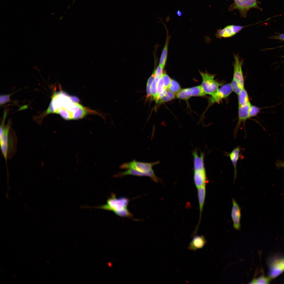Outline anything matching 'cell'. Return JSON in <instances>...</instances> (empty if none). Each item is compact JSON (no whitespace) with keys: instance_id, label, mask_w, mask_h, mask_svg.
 <instances>
[{"instance_id":"52a82bcc","label":"cell","mask_w":284,"mask_h":284,"mask_svg":"<svg viewBox=\"0 0 284 284\" xmlns=\"http://www.w3.org/2000/svg\"><path fill=\"white\" fill-rule=\"evenodd\" d=\"M244 27V26L240 25H228L222 29L218 30L216 34V36L218 38L231 37L240 31Z\"/></svg>"},{"instance_id":"1f68e13d","label":"cell","mask_w":284,"mask_h":284,"mask_svg":"<svg viewBox=\"0 0 284 284\" xmlns=\"http://www.w3.org/2000/svg\"><path fill=\"white\" fill-rule=\"evenodd\" d=\"M277 165L279 168H284V161L279 160L278 162Z\"/></svg>"},{"instance_id":"5b68a950","label":"cell","mask_w":284,"mask_h":284,"mask_svg":"<svg viewBox=\"0 0 284 284\" xmlns=\"http://www.w3.org/2000/svg\"><path fill=\"white\" fill-rule=\"evenodd\" d=\"M159 163V161L145 163L136 161L134 160L131 162L123 164L120 166V168L123 169H132L141 172H147L152 169L153 166Z\"/></svg>"},{"instance_id":"8992f818","label":"cell","mask_w":284,"mask_h":284,"mask_svg":"<svg viewBox=\"0 0 284 284\" xmlns=\"http://www.w3.org/2000/svg\"><path fill=\"white\" fill-rule=\"evenodd\" d=\"M232 91L230 83L225 84L219 88L209 99V105L219 103L224 99L228 97Z\"/></svg>"},{"instance_id":"4dcf8cb0","label":"cell","mask_w":284,"mask_h":284,"mask_svg":"<svg viewBox=\"0 0 284 284\" xmlns=\"http://www.w3.org/2000/svg\"><path fill=\"white\" fill-rule=\"evenodd\" d=\"M269 38L272 39L284 40V34H281L277 35L272 36L270 37Z\"/></svg>"},{"instance_id":"3957f363","label":"cell","mask_w":284,"mask_h":284,"mask_svg":"<svg viewBox=\"0 0 284 284\" xmlns=\"http://www.w3.org/2000/svg\"><path fill=\"white\" fill-rule=\"evenodd\" d=\"M253 8L262 10L256 0H234L233 3L229 7V10L232 11L238 9L241 17L245 18L248 11Z\"/></svg>"},{"instance_id":"603a6c76","label":"cell","mask_w":284,"mask_h":284,"mask_svg":"<svg viewBox=\"0 0 284 284\" xmlns=\"http://www.w3.org/2000/svg\"><path fill=\"white\" fill-rule=\"evenodd\" d=\"M231 84L232 91L237 95L244 88V86L233 79Z\"/></svg>"},{"instance_id":"44dd1931","label":"cell","mask_w":284,"mask_h":284,"mask_svg":"<svg viewBox=\"0 0 284 284\" xmlns=\"http://www.w3.org/2000/svg\"><path fill=\"white\" fill-rule=\"evenodd\" d=\"M280 103L275 105H272L270 106H266L264 108H260L253 105H251L250 108L249 112V118L256 116L260 112L261 110L264 108H270L275 107L277 105H279Z\"/></svg>"},{"instance_id":"e0dca14e","label":"cell","mask_w":284,"mask_h":284,"mask_svg":"<svg viewBox=\"0 0 284 284\" xmlns=\"http://www.w3.org/2000/svg\"><path fill=\"white\" fill-rule=\"evenodd\" d=\"M241 148L239 146H237L229 154L230 160L232 162L234 167V178L235 179L237 174V161L240 157Z\"/></svg>"},{"instance_id":"83f0119b","label":"cell","mask_w":284,"mask_h":284,"mask_svg":"<svg viewBox=\"0 0 284 284\" xmlns=\"http://www.w3.org/2000/svg\"><path fill=\"white\" fill-rule=\"evenodd\" d=\"M161 77L163 79L165 88L167 89L170 84L171 79L169 76L165 73L163 74Z\"/></svg>"},{"instance_id":"ba28073f","label":"cell","mask_w":284,"mask_h":284,"mask_svg":"<svg viewBox=\"0 0 284 284\" xmlns=\"http://www.w3.org/2000/svg\"><path fill=\"white\" fill-rule=\"evenodd\" d=\"M127 175L148 176L155 182H158L159 181V179L156 176L153 169L147 172H141L132 169H128L125 171L119 172L114 175V177L120 178Z\"/></svg>"},{"instance_id":"f1b7e54d","label":"cell","mask_w":284,"mask_h":284,"mask_svg":"<svg viewBox=\"0 0 284 284\" xmlns=\"http://www.w3.org/2000/svg\"><path fill=\"white\" fill-rule=\"evenodd\" d=\"M10 95H2L0 97V104L1 105L9 102L10 100Z\"/></svg>"},{"instance_id":"836d02e7","label":"cell","mask_w":284,"mask_h":284,"mask_svg":"<svg viewBox=\"0 0 284 284\" xmlns=\"http://www.w3.org/2000/svg\"><path fill=\"white\" fill-rule=\"evenodd\" d=\"M176 15L179 17H181L182 15V12L180 10H178L176 12Z\"/></svg>"},{"instance_id":"6da1fadb","label":"cell","mask_w":284,"mask_h":284,"mask_svg":"<svg viewBox=\"0 0 284 284\" xmlns=\"http://www.w3.org/2000/svg\"><path fill=\"white\" fill-rule=\"evenodd\" d=\"M4 120L3 119L0 125V144L2 155L7 163V159L12 158L16 151L17 138L10 130V122L4 125Z\"/></svg>"},{"instance_id":"d4e9b609","label":"cell","mask_w":284,"mask_h":284,"mask_svg":"<svg viewBox=\"0 0 284 284\" xmlns=\"http://www.w3.org/2000/svg\"><path fill=\"white\" fill-rule=\"evenodd\" d=\"M175 97L174 94L169 91H167L164 95L159 100L160 103H164L172 100Z\"/></svg>"},{"instance_id":"30bf717a","label":"cell","mask_w":284,"mask_h":284,"mask_svg":"<svg viewBox=\"0 0 284 284\" xmlns=\"http://www.w3.org/2000/svg\"><path fill=\"white\" fill-rule=\"evenodd\" d=\"M251 105V104L249 102L245 105L239 106L238 121L234 133V135L235 136L236 135L237 130L240 126L241 123L245 122L247 119L250 118L249 112Z\"/></svg>"},{"instance_id":"277c9868","label":"cell","mask_w":284,"mask_h":284,"mask_svg":"<svg viewBox=\"0 0 284 284\" xmlns=\"http://www.w3.org/2000/svg\"><path fill=\"white\" fill-rule=\"evenodd\" d=\"M202 79L201 85L205 93L210 95L212 94L219 89V86L222 84L214 79L215 75L200 72Z\"/></svg>"},{"instance_id":"d6a6232c","label":"cell","mask_w":284,"mask_h":284,"mask_svg":"<svg viewBox=\"0 0 284 284\" xmlns=\"http://www.w3.org/2000/svg\"><path fill=\"white\" fill-rule=\"evenodd\" d=\"M70 98L73 102L78 103L79 100L77 97L74 96H70Z\"/></svg>"},{"instance_id":"7402d4cb","label":"cell","mask_w":284,"mask_h":284,"mask_svg":"<svg viewBox=\"0 0 284 284\" xmlns=\"http://www.w3.org/2000/svg\"><path fill=\"white\" fill-rule=\"evenodd\" d=\"M169 91L174 94H177L180 90V86L176 80L171 79L170 84L167 88Z\"/></svg>"},{"instance_id":"7c38bea8","label":"cell","mask_w":284,"mask_h":284,"mask_svg":"<svg viewBox=\"0 0 284 284\" xmlns=\"http://www.w3.org/2000/svg\"><path fill=\"white\" fill-rule=\"evenodd\" d=\"M194 179L197 189L205 185L207 181L206 170L194 171Z\"/></svg>"},{"instance_id":"9c48e42d","label":"cell","mask_w":284,"mask_h":284,"mask_svg":"<svg viewBox=\"0 0 284 284\" xmlns=\"http://www.w3.org/2000/svg\"><path fill=\"white\" fill-rule=\"evenodd\" d=\"M234 55L235 61L233 65V79L244 86V79L242 69L243 61L240 59L238 55L234 54Z\"/></svg>"},{"instance_id":"8fae6325","label":"cell","mask_w":284,"mask_h":284,"mask_svg":"<svg viewBox=\"0 0 284 284\" xmlns=\"http://www.w3.org/2000/svg\"><path fill=\"white\" fill-rule=\"evenodd\" d=\"M232 206L231 216L233 222L234 228L237 230L240 229V208L236 201L234 199H232Z\"/></svg>"},{"instance_id":"9a60e30c","label":"cell","mask_w":284,"mask_h":284,"mask_svg":"<svg viewBox=\"0 0 284 284\" xmlns=\"http://www.w3.org/2000/svg\"><path fill=\"white\" fill-rule=\"evenodd\" d=\"M193 156L194 171L199 170H205L204 163V154L201 153L199 156L196 150L192 153Z\"/></svg>"},{"instance_id":"484cf974","label":"cell","mask_w":284,"mask_h":284,"mask_svg":"<svg viewBox=\"0 0 284 284\" xmlns=\"http://www.w3.org/2000/svg\"><path fill=\"white\" fill-rule=\"evenodd\" d=\"M155 77V73H153L148 79L146 85L147 97H149L151 95L150 92L151 87Z\"/></svg>"},{"instance_id":"ac0fdd59","label":"cell","mask_w":284,"mask_h":284,"mask_svg":"<svg viewBox=\"0 0 284 284\" xmlns=\"http://www.w3.org/2000/svg\"><path fill=\"white\" fill-rule=\"evenodd\" d=\"M170 38V36L169 35L168 31H167L165 42L161 55L159 65L163 69L166 64L167 59L168 44Z\"/></svg>"},{"instance_id":"ffe728a7","label":"cell","mask_w":284,"mask_h":284,"mask_svg":"<svg viewBox=\"0 0 284 284\" xmlns=\"http://www.w3.org/2000/svg\"><path fill=\"white\" fill-rule=\"evenodd\" d=\"M160 78L155 76L151 85L150 92L151 95H152L154 100L157 102L159 101L158 95L157 91V86L158 83Z\"/></svg>"},{"instance_id":"cb8c5ba5","label":"cell","mask_w":284,"mask_h":284,"mask_svg":"<svg viewBox=\"0 0 284 284\" xmlns=\"http://www.w3.org/2000/svg\"><path fill=\"white\" fill-rule=\"evenodd\" d=\"M271 279L269 277L262 276L252 280L250 283L253 284H268L269 283Z\"/></svg>"},{"instance_id":"7a4b0ae2","label":"cell","mask_w":284,"mask_h":284,"mask_svg":"<svg viewBox=\"0 0 284 284\" xmlns=\"http://www.w3.org/2000/svg\"><path fill=\"white\" fill-rule=\"evenodd\" d=\"M129 202V200L128 198L121 197L117 198L115 195L112 193L110 197L107 200L106 204L93 207L112 211L116 214L127 209Z\"/></svg>"},{"instance_id":"2e32d148","label":"cell","mask_w":284,"mask_h":284,"mask_svg":"<svg viewBox=\"0 0 284 284\" xmlns=\"http://www.w3.org/2000/svg\"><path fill=\"white\" fill-rule=\"evenodd\" d=\"M206 243V241L204 236H196L190 242L188 248L190 250L195 251L202 248Z\"/></svg>"},{"instance_id":"5bb4252c","label":"cell","mask_w":284,"mask_h":284,"mask_svg":"<svg viewBox=\"0 0 284 284\" xmlns=\"http://www.w3.org/2000/svg\"><path fill=\"white\" fill-rule=\"evenodd\" d=\"M181 90L188 99L191 96H204L206 94L201 85L182 89Z\"/></svg>"},{"instance_id":"4316f807","label":"cell","mask_w":284,"mask_h":284,"mask_svg":"<svg viewBox=\"0 0 284 284\" xmlns=\"http://www.w3.org/2000/svg\"><path fill=\"white\" fill-rule=\"evenodd\" d=\"M165 89H166L165 88L163 79L162 77H161L159 80L157 86V91L158 97L159 95L162 93Z\"/></svg>"},{"instance_id":"4fadbf2b","label":"cell","mask_w":284,"mask_h":284,"mask_svg":"<svg viewBox=\"0 0 284 284\" xmlns=\"http://www.w3.org/2000/svg\"><path fill=\"white\" fill-rule=\"evenodd\" d=\"M197 190V196L199 207V217L198 225L195 231H197V229L201 219L202 214L204 205L206 195V185L202 186Z\"/></svg>"},{"instance_id":"e575fe53","label":"cell","mask_w":284,"mask_h":284,"mask_svg":"<svg viewBox=\"0 0 284 284\" xmlns=\"http://www.w3.org/2000/svg\"><path fill=\"white\" fill-rule=\"evenodd\" d=\"M109 266H111V265H110V263H109Z\"/></svg>"},{"instance_id":"f546056e","label":"cell","mask_w":284,"mask_h":284,"mask_svg":"<svg viewBox=\"0 0 284 284\" xmlns=\"http://www.w3.org/2000/svg\"><path fill=\"white\" fill-rule=\"evenodd\" d=\"M163 68L161 67L159 65L154 72L155 74V76L158 77L160 78L163 74Z\"/></svg>"},{"instance_id":"d6986e66","label":"cell","mask_w":284,"mask_h":284,"mask_svg":"<svg viewBox=\"0 0 284 284\" xmlns=\"http://www.w3.org/2000/svg\"><path fill=\"white\" fill-rule=\"evenodd\" d=\"M238 95L239 106H244L249 102L247 93L244 88Z\"/></svg>"}]
</instances>
